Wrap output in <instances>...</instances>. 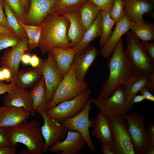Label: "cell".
<instances>
[{"instance_id": "cell-21", "label": "cell", "mask_w": 154, "mask_h": 154, "mask_svg": "<svg viewBox=\"0 0 154 154\" xmlns=\"http://www.w3.org/2000/svg\"><path fill=\"white\" fill-rule=\"evenodd\" d=\"M114 29L106 42L100 48V51L105 58L109 57L121 36L129 31L132 24L126 16L116 23Z\"/></svg>"}, {"instance_id": "cell-30", "label": "cell", "mask_w": 154, "mask_h": 154, "mask_svg": "<svg viewBox=\"0 0 154 154\" xmlns=\"http://www.w3.org/2000/svg\"><path fill=\"white\" fill-rule=\"evenodd\" d=\"M87 0H57L53 11L58 15L73 11H78Z\"/></svg>"}, {"instance_id": "cell-42", "label": "cell", "mask_w": 154, "mask_h": 154, "mask_svg": "<svg viewBox=\"0 0 154 154\" xmlns=\"http://www.w3.org/2000/svg\"><path fill=\"white\" fill-rule=\"evenodd\" d=\"M3 0H0V26L12 30L9 24L6 16L3 11Z\"/></svg>"}, {"instance_id": "cell-37", "label": "cell", "mask_w": 154, "mask_h": 154, "mask_svg": "<svg viewBox=\"0 0 154 154\" xmlns=\"http://www.w3.org/2000/svg\"><path fill=\"white\" fill-rule=\"evenodd\" d=\"M146 130V139L148 148V154H154V125H148Z\"/></svg>"}, {"instance_id": "cell-43", "label": "cell", "mask_w": 154, "mask_h": 154, "mask_svg": "<svg viewBox=\"0 0 154 154\" xmlns=\"http://www.w3.org/2000/svg\"><path fill=\"white\" fill-rule=\"evenodd\" d=\"M17 145L0 146V154H15Z\"/></svg>"}, {"instance_id": "cell-53", "label": "cell", "mask_w": 154, "mask_h": 154, "mask_svg": "<svg viewBox=\"0 0 154 154\" xmlns=\"http://www.w3.org/2000/svg\"><path fill=\"white\" fill-rule=\"evenodd\" d=\"M151 1L153 3H154V0H151Z\"/></svg>"}, {"instance_id": "cell-41", "label": "cell", "mask_w": 154, "mask_h": 154, "mask_svg": "<svg viewBox=\"0 0 154 154\" xmlns=\"http://www.w3.org/2000/svg\"><path fill=\"white\" fill-rule=\"evenodd\" d=\"M17 88L13 80L9 84H6L3 81H0V95L6 93Z\"/></svg>"}, {"instance_id": "cell-28", "label": "cell", "mask_w": 154, "mask_h": 154, "mask_svg": "<svg viewBox=\"0 0 154 154\" xmlns=\"http://www.w3.org/2000/svg\"><path fill=\"white\" fill-rule=\"evenodd\" d=\"M78 11L82 25L86 31L96 18L100 10L94 3L87 0Z\"/></svg>"}, {"instance_id": "cell-47", "label": "cell", "mask_w": 154, "mask_h": 154, "mask_svg": "<svg viewBox=\"0 0 154 154\" xmlns=\"http://www.w3.org/2000/svg\"><path fill=\"white\" fill-rule=\"evenodd\" d=\"M101 151L103 154H114L110 147L104 143H102Z\"/></svg>"}, {"instance_id": "cell-6", "label": "cell", "mask_w": 154, "mask_h": 154, "mask_svg": "<svg viewBox=\"0 0 154 154\" xmlns=\"http://www.w3.org/2000/svg\"><path fill=\"white\" fill-rule=\"evenodd\" d=\"M87 87L84 80L80 81L76 78L72 64L69 71L56 88L46 109L75 98L85 91Z\"/></svg>"}, {"instance_id": "cell-4", "label": "cell", "mask_w": 154, "mask_h": 154, "mask_svg": "<svg viewBox=\"0 0 154 154\" xmlns=\"http://www.w3.org/2000/svg\"><path fill=\"white\" fill-rule=\"evenodd\" d=\"M125 35L127 46L124 50L133 64L135 73L139 75L154 74V62L151 60L141 42L131 31Z\"/></svg>"}, {"instance_id": "cell-18", "label": "cell", "mask_w": 154, "mask_h": 154, "mask_svg": "<svg viewBox=\"0 0 154 154\" xmlns=\"http://www.w3.org/2000/svg\"><path fill=\"white\" fill-rule=\"evenodd\" d=\"M124 11L125 16L132 23L141 21L147 23L143 16L153 10V3L150 0H125Z\"/></svg>"}, {"instance_id": "cell-1", "label": "cell", "mask_w": 154, "mask_h": 154, "mask_svg": "<svg viewBox=\"0 0 154 154\" xmlns=\"http://www.w3.org/2000/svg\"><path fill=\"white\" fill-rule=\"evenodd\" d=\"M121 38L117 43L107 61L109 70L108 77L103 83L101 92L97 99L104 100L112 95L119 85L135 72L134 67L126 56Z\"/></svg>"}, {"instance_id": "cell-39", "label": "cell", "mask_w": 154, "mask_h": 154, "mask_svg": "<svg viewBox=\"0 0 154 154\" xmlns=\"http://www.w3.org/2000/svg\"><path fill=\"white\" fill-rule=\"evenodd\" d=\"M11 145L7 129L0 127V146Z\"/></svg>"}, {"instance_id": "cell-24", "label": "cell", "mask_w": 154, "mask_h": 154, "mask_svg": "<svg viewBox=\"0 0 154 154\" xmlns=\"http://www.w3.org/2000/svg\"><path fill=\"white\" fill-rule=\"evenodd\" d=\"M42 76L39 67L19 70L13 79L17 88L31 89Z\"/></svg>"}, {"instance_id": "cell-32", "label": "cell", "mask_w": 154, "mask_h": 154, "mask_svg": "<svg viewBox=\"0 0 154 154\" xmlns=\"http://www.w3.org/2000/svg\"><path fill=\"white\" fill-rule=\"evenodd\" d=\"M3 7L9 24L13 33L20 40L27 36L24 28L19 23L17 18L8 5L4 2Z\"/></svg>"}, {"instance_id": "cell-17", "label": "cell", "mask_w": 154, "mask_h": 154, "mask_svg": "<svg viewBox=\"0 0 154 154\" xmlns=\"http://www.w3.org/2000/svg\"><path fill=\"white\" fill-rule=\"evenodd\" d=\"M30 116L23 108L4 105L0 107V127L7 128L17 126Z\"/></svg>"}, {"instance_id": "cell-40", "label": "cell", "mask_w": 154, "mask_h": 154, "mask_svg": "<svg viewBox=\"0 0 154 154\" xmlns=\"http://www.w3.org/2000/svg\"><path fill=\"white\" fill-rule=\"evenodd\" d=\"M141 42L149 57L154 62V42L144 41H141Z\"/></svg>"}, {"instance_id": "cell-44", "label": "cell", "mask_w": 154, "mask_h": 154, "mask_svg": "<svg viewBox=\"0 0 154 154\" xmlns=\"http://www.w3.org/2000/svg\"><path fill=\"white\" fill-rule=\"evenodd\" d=\"M141 95L144 98L145 100L151 101L154 102V96L150 92L149 89L147 87L143 88L140 91Z\"/></svg>"}, {"instance_id": "cell-16", "label": "cell", "mask_w": 154, "mask_h": 154, "mask_svg": "<svg viewBox=\"0 0 154 154\" xmlns=\"http://www.w3.org/2000/svg\"><path fill=\"white\" fill-rule=\"evenodd\" d=\"M57 0H30L26 24L35 26L40 25L46 16L53 11Z\"/></svg>"}, {"instance_id": "cell-20", "label": "cell", "mask_w": 154, "mask_h": 154, "mask_svg": "<svg viewBox=\"0 0 154 154\" xmlns=\"http://www.w3.org/2000/svg\"><path fill=\"white\" fill-rule=\"evenodd\" d=\"M122 84L127 92L129 102L144 87L147 88L150 91H154V74L139 75L135 73L127 78Z\"/></svg>"}, {"instance_id": "cell-45", "label": "cell", "mask_w": 154, "mask_h": 154, "mask_svg": "<svg viewBox=\"0 0 154 154\" xmlns=\"http://www.w3.org/2000/svg\"><path fill=\"white\" fill-rule=\"evenodd\" d=\"M42 60L36 54H33L31 56L30 64L33 68H37L40 65Z\"/></svg>"}, {"instance_id": "cell-51", "label": "cell", "mask_w": 154, "mask_h": 154, "mask_svg": "<svg viewBox=\"0 0 154 154\" xmlns=\"http://www.w3.org/2000/svg\"><path fill=\"white\" fill-rule=\"evenodd\" d=\"M13 32L12 30L0 26V33Z\"/></svg>"}, {"instance_id": "cell-10", "label": "cell", "mask_w": 154, "mask_h": 154, "mask_svg": "<svg viewBox=\"0 0 154 154\" xmlns=\"http://www.w3.org/2000/svg\"><path fill=\"white\" fill-rule=\"evenodd\" d=\"M114 154H135L127 121L121 117L109 118Z\"/></svg>"}, {"instance_id": "cell-26", "label": "cell", "mask_w": 154, "mask_h": 154, "mask_svg": "<svg viewBox=\"0 0 154 154\" xmlns=\"http://www.w3.org/2000/svg\"><path fill=\"white\" fill-rule=\"evenodd\" d=\"M101 18V15L99 12L92 25L86 30L81 40L71 47L76 49L78 52L80 51L96 38L100 37L102 32Z\"/></svg>"}, {"instance_id": "cell-11", "label": "cell", "mask_w": 154, "mask_h": 154, "mask_svg": "<svg viewBox=\"0 0 154 154\" xmlns=\"http://www.w3.org/2000/svg\"><path fill=\"white\" fill-rule=\"evenodd\" d=\"M39 67L44 79L48 104L63 78L54 57L50 51L48 52L47 57L42 60Z\"/></svg>"}, {"instance_id": "cell-54", "label": "cell", "mask_w": 154, "mask_h": 154, "mask_svg": "<svg viewBox=\"0 0 154 154\" xmlns=\"http://www.w3.org/2000/svg\"></svg>"}, {"instance_id": "cell-5", "label": "cell", "mask_w": 154, "mask_h": 154, "mask_svg": "<svg viewBox=\"0 0 154 154\" xmlns=\"http://www.w3.org/2000/svg\"><path fill=\"white\" fill-rule=\"evenodd\" d=\"M92 103L108 118L121 117L133 108L122 84L118 86L113 93L108 98L104 100L93 99Z\"/></svg>"}, {"instance_id": "cell-7", "label": "cell", "mask_w": 154, "mask_h": 154, "mask_svg": "<svg viewBox=\"0 0 154 154\" xmlns=\"http://www.w3.org/2000/svg\"><path fill=\"white\" fill-rule=\"evenodd\" d=\"M91 90L87 88L75 98L60 103L46 110L51 119L60 123L79 114L84 108L90 97Z\"/></svg>"}, {"instance_id": "cell-55", "label": "cell", "mask_w": 154, "mask_h": 154, "mask_svg": "<svg viewBox=\"0 0 154 154\" xmlns=\"http://www.w3.org/2000/svg\"></svg>"}, {"instance_id": "cell-27", "label": "cell", "mask_w": 154, "mask_h": 154, "mask_svg": "<svg viewBox=\"0 0 154 154\" xmlns=\"http://www.w3.org/2000/svg\"><path fill=\"white\" fill-rule=\"evenodd\" d=\"M33 102L34 110L46 109L48 104L46 100V88L42 76L36 84L29 91Z\"/></svg>"}, {"instance_id": "cell-36", "label": "cell", "mask_w": 154, "mask_h": 154, "mask_svg": "<svg viewBox=\"0 0 154 154\" xmlns=\"http://www.w3.org/2000/svg\"><path fill=\"white\" fill-rule=\"evenodd\" d=\"M125 0H114L112 8L110 11L112 19L116 23L125 15L124 11Z\"/></svg>"}, {"instance_id": "cell-34", "label": "cell", "mask_w": 154, "mask_h": 154, "mask_svg": "<svg viewBox=\"0 0 154 154\" xmlns=\"http://www.w3.org/2000/svg\"><path fill=\"white\" fill-rule=\"evenodd\" d=\"M8 5L17 19L26 24L27 13L21 0H3Z\"/></svg>"}, {"instance_id": "cell-48", "label": "cell", "mask_w": 154, "mask_h": 154, "mask_svg": "<svg viewBox=\"0 0 154 154\" xmlns=\"http://www.w3.org/2000/svg\"><path fill=\"white\" fill-rule=\"evenodd\" d=\"M145 99L141 95H137L134 96L129 101L130 104L133 105L134 104L139 103L144 100Z\"/></svg>"}, {"instance_id": "cell-12", "label": "cell", "mask_w": 154, "mask_h": 154, "mask_svg": "<svg viewBox=\"0 0 154 154\" xmlns=\"http://www.w3.org/2000/svg\"><path fill=\"white\" fill-rule=\"evenodd\" d=\"M36 111L44 119V124L41 128L45 142L44 152L46 153L51 146L65 138L67 131L60 123L50 118L47 115L45 109H38Z\"/></svg>"}, {"instance_id": "cell-33", "label": "cell", "mask_w": 154, "mask_h": 154, "mask_svg": "<svg viewBox=\"0 0 154 154\" xmlns=\"http://www.w3.org/2000/svg\"><path fill=\"white\" fill-rule=\"evenodd\" d=\"M18 21L27 33L29 49L31 50L37 47L42 28V24L39 26H35L25 24L19 20Z\"/></svg>"}, {"instance_id": "cell-49", "label": "cell", "mask_w": 154, "mask_h": 154, "mask_svg": "<svg viewBox=\"0 0 154 154\" xmlns=\"http://www.w3.org/2000/svg\"><path fill=\"white\" fill-rule=\"evenodd\" d=\"M31 57V56L29 54L24 53L22 56L21 61L23 64L25 65L30 64Z\"/></svg>"}, {"instance_id": "cell-19", "label": "cell", "mask_w": 154, "mask_h": 154, "mask_svg": "<svg viewBox=\"0 0 154 154\" xmlns=\"http://www.w3.org/2000/svg\"><path fill=\"white\" fill-rule=\"evenodd\" d=\"M4 105L23 107L35 117L37 112L33 107L29 91L26 89L17 88L6 93L3 98Z\"/></svg>"}, {"instance_id": "cell-50", "label": "cell", "mask_w": 154, "mask_h": 154, "mask_svg": "<svg viewBox=\"0 0 154 154\" xmlns=\"http://www.w3.org/2000/svg\"><path fill=\"white\" fill-rule=\"evenodd\" d=\"M23 7L25 9L27 13L29 10L30 4V0H21Z\"/></svg>"}, {"instance_id": "cell-8", "label": "cell", "mask_w": 154, "mask_h": 154, "mask_svg": "<svg viewBox=\"0 0 154 154\" xmlns=\"http://www.w3.org/2000/svg\"><path fill=\"white\" fill-rule=\"evenodd\" d=\"M93 99L90 97L84 108L79 114L60 123L67 131H77L83 137L86 145L90 151L95 152L96 149L92 142L89 131V128L92 127L94 121L90 120L89 118Z\"/></svg>"}, {"instance_id": "cell-13", "label": "cell", "mask_w": 154, "mask_h": 154, "mask_svg": "<svg viewBox=\"0 0 154 154\" xmlns=\"http://www.w3.org/2000/svg\"><path fill=\"white\" fill-rule=\"evenodd\" d=\"M28 44V38L27 36L21 40L16 46L6 50L0 59V65L10 71L13 80L19 70L22 56L27 50Z\"/></svg>"}, {"instance_id": "cell-56", "label": "cell", "mask_w": 154, "mask_h": 154, "mask_svg": "<svg viewBox=\"0 0 154 154\" xmlns=\"http://www.w3.org/2000/svg\"></svg>"}, {"instance_id": "cell-35", "label": "cell", "mask_w": 154, "mask_h": 154, "mask_svg": "<svg viewBox=\"0 0 154 154\" xmlns=\"http://www.w3.org/2000/svg\"><path fill=\"white\" fill-rule=\"evenodd\" d=\"M21 40L13 33H0V51L16 46Z\"/></svg>"}, {"instance_id": "cell-15", "label": "cell", "mask_w": 154, "mask_h": 154, "mask_svg": "<svg viewBox=\"0 0 154 154\" xmlns=\"http://www.w3.org/2000/svg\"><path fill=\"white\" fill-rule=\"evenodd\" d=\"M98 55L97 48L89 45L81 51L77 52L72 63L77 79L80 81L84 80L88 70Z\"/></svg>"}, {"instance_id": "cell-23", "label": "cell", "mask_w": 154, "mask_h": 154, "mask_svg": "<svg viewBox=\"0 0 154 154\" xmlns=\"http://www.w3.org/2000/svg\"><path fill=\"white\" fill-rule=\"evenodd\" d=\"M52 54L63 78L68 72L78 50L72 47H53L49 51Z\"/></svg>"}, {"instance_id": "cell-9", "label": "cell", "mask_w": 154, "mask_h": 154, "mask_svg": "<svg viewBox=\"0 0 154 154\" xmlns=\"http://www.w3.org/2000/svg\"><path fill=\"white\" fill-rule=\"evenodd\" d=\"M127 122L135 154H148L146 139L145 116L137 112H132L121 117Z\"/></svg>"}, {"instance_id": "cell-31", "label": "cell", "mask_w": 154, "mask_h": 154, "mask_svg": "<svg viewBox=\"0 0 154 154\" xmlns=\"http://www.w3.org/2000/svg\"><path fill=\"white\" fill-rule=\"evenodd\" d=\"M110 11H100L101 15V24L102 32L100 36L99 43L102 46L108 41L113 32V27L115 24L111 18L110 14Z\"/></svg>"}, {"instance_id": "cell-14", "label": "cell", "mask_w": 154, "mask_h": 154, "mask_svg": "<svg viewBox=\"0 0 154 154\" xmlns=\"http://www.w3.org/2000/svg\"><path fill=\"white\" fill-rule=\"evenodd\" d=\"M86 145L84 138L79 133L67 131L65 138L51 146L49 151L52 153L60 152V154H78L82 153Z\"/></svg>"}, {"instance_id": "cell-38", "label": "cell", "mask_w": 154, "mask_h": 154, "mask_svg": "<svg viewBox=\"0 0 154 154\" xmlns=\"http://www.w3.org/2000/svg\"><path fill=\"white\" fill-rule=\"evenodd\" d=\"M94 3L100 11H110L114 0H88Z\"/></svg>"}, {"instance_id": "cell-3", "label": "cell", "mask_w": 154, "mask_h": 154, "mask_svg": "<svg viewBox=\"0 0 154 154\" xmlns=\"http://www.w3.org/2000/svg\"><path fill=\"white\" fill-rule=\"evenodd\" d=\"M7 128L11 145L20 143L27 147L29 154H43L45 142L39 121L25 120L17 126Z\"/></svg>"}, {"instance_id": "cell-22", "label": "cell", "mask_w": 154, "mask_h": 154, "mask_svg": "<svg viewBox=\"0 0 154 154\" xmlns=\"http://www.w3.org/2000/svg\"><path fill=\"white\" fill-rule=\"evenodd\" d=\"M92 127V135L102 143H106L112 150V133L109 118L100 111L96 119L94 120Z\"/></svg>"}, {"instance_id": "cell-25", "label": "cell", "mask_w": 154, "mask_h": 154, "mask_svg": "<svg viewBox=\"0 0 154 154\" xmlns=\"http://www.w3.org/2000/svg\"><path fill=\"white\" fill-rule=\"evenodd\" d=\"M62 16L69 21L68 35L72 46L81 40L86 31L81 21L78 11L70 12Z\"/></svg>"}, {"instance_id": "cell-52", "label": "cell", "mask_w": 154, "mask_h": 154, "mask_svg": "<svg viewBox=\"0 0 154 154\" xmlns=\"http://www.w3.org/2000/svg\"><path fill=\"white\" fill-rule=\"evenodd\" d=\"M0 81H5V78L2 70V67H0Z\"/></svg>"}, {"instance_id": "cell-2", "label": "cell", "mask_w": 154, "mask_h": 154, "mask_svg": "<svg viewBox=\"0 0 154 154\" xmlns=\"http://www.w3.org/2000/svg\"><path fill=\"white\" fill-rule=\"evenodd\" d=\"M38 47L42 54L48 53L53 47H71L68 33V20L62 15L52 12L43 20Z\"/></svg>"}, {"instance_id": "cell-46", "label": "cell", "mask_w": 154, "mask_h": 154, "mask_svg": "<svg viewBox=\"0 0 154 154\" xmlns=\"http://www.w3.org/2000/svg\"><path fill=\"white\" fill-rule=\"evenodd\" d=\"M1 67L5 77V81L8 82H12L13 78L10 71L6 68Z\"/></svg>"}, {"instance_id": "cell-29", "label": "cell", "mask_w": 154, "mask_h": 154, "mask_svg": "<svg viewBox=\"0 0 154 154\" xmlns=\"http://www.w3.org/2000/svg\"><path fill=\"white\" fill-rule=\"evenodd\" d=\"M137 38L141 41L154 40V24H147L141 21L132 23L130 29Z\"/></svg>"}]
</instances>
